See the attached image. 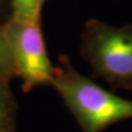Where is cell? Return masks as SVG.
I'll use <instances>...</instances> for the list:
<instances>
[{
	"label": "cell",
	"instance_id": "1",
	"mask_svg": "<svg viewBox=\"0 0 132 132\" xmlns=\"http://www.w3.org/2000/svg\"><path fill=\"white\" fill-rule=\"evenodd\" d=\"M52 86L82 132H103L114 123L132 118L131 100L118 97L80 75L67 57L56 68Z\"/></svg>",
	"mask_w": 132,
	"mask_h": 132
},
{
	"label": "cell",
	"instance_id": "6",
	"mask_svg": "<svg viewBox=\"0 0 132 132\" xmlns=\"http://www.w3.org/2000/svg\"><path fill=\"white\" fill-rule=\"evenodd\" d=\"M41 0H12V19L22 22H40Z\"/></svg>",
	"mask_w": 132,
	"mask_h": 132
},
{
	"label": "cell",
	"instance_id": "7",
	"mask_svg": "<svg viewBox=\"0 0 132 132\" xmlns=\"http://www.w3.org/2000/svg\"><path fill=\"white\" fill-rule=\"evenodd\" d=\"M41 1H42V2H44V0H41Z\"/></svg>",
	"mask_w": 132,
	"mask_h": 132
},
{
	"label": "cell",
	"instance_id": "5",
	"mask_svg": "<svg viewBox=\"0 0 132 132\" xmlns=\"http://www.w3.org/2000/svg\"><path fill=\"white\" fill-rule=\"evenodd\" d=\"M14 77H16V71L8 40L4 27L0 26V83L10 85V81Z\"/></svg>",
	"mask_w": 132,
	"mask_h": 132
},
{
	"label": "cell",
	"instance_id": "3",
	"mask_svg": "<svg viewBox=\"0 0 132 132\" xmlns=\"http://www.w3.org/2000/svg\"><path fill=\"white\" fill-rule=\"evenodd\" d=\"M4 30L14 63L16 76L22 79V89L52 85L56 68L47 55L40 22H22L11 19Z\"/></svg>",
	"mask_w": 132,
	"mask_h": 132
},
{
	"label": "cell",
	"instance_id": "4",
	"mask_svg": "<svg viewBox=\"0 0 132 132\" xmlns=\"http://www.w3.org/2000/svg\"><path fill=\"white\" fill-rule=\"evenodd\" d=\"M17 105L10 85L0 83V132H16Z\"/></svg>",
	"mask_w": 132,
	"mask_h": 132
},
{
	"label": "cell",
	"instance_id": "2",
	"mask_svg": "<svg viewBox=\"0 0 132 132\" xmlns=\"http://www.w3.org/2000/svg\"><path fill=\"white\" fill-rule=\"evenodd\" d=\"M81 46L94 76L113 88L132 91V24L113 27L89 20Z\"/></svg>",
	"mask_w": 132,
	"mask_h": 132
}]
</instances>
